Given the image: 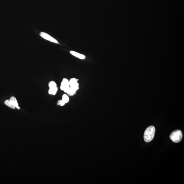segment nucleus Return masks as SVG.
<instances>
[{"label":"nucleus","mask_w":184,"mask_h":184,"mask_svg":"<svg viewBox=\"0 0 184 184\" xmlns=\"http://www.w3.org/2000/svg\"><path fill=\"white\" fill-rule=\"evenodd\" d=\"M40 36H41L43 38L45 39V40H48L50 42L55 43H56L59 44V43L54 38L50 36L49 34L45 33V32H41L40 33Z\"/></svg>","instance_id":"obj_3"},{"label":"nucleus","mask_w":184,"mask_h":184,"mask_svg":"<svg viewBox=\"0 0 184 184\" xmlns=\"http://www.w3.org/2000/svg\"><path fill=\"white\" fill-rule=\"evenodd\" d=\"M69 85V80L67 78H64L61 83L60 89L61 90H63L65 87Z\"/></svg>","instance_id":"obj_6"},{"label":"nucleus","mask_w":184,"mask_h":184,"mask_svg":"<svg viewBox=\"0 0 184 184\" xmlns=\"http://www.w3.org/2000/svg\"><path fill=\"white\" fill-rule=\"evenodd\" d=\"M70 53L71 54L73 55V56H74L76 58H78L80 59H84L86 58V57H85L84 55L79 54L75 51H70Z\"/></svg>","instance_id":"obj_5"},{"label":"nucleus","mask_w":184,"mask_h":184,"mask_svg":"<svg viewBox=\"0 0 184 184\" xmlns=\"http://www.w3.org/2000/svg\"><path fill=\"white\" fill-rule=\"evenodd\" d=\"M49 88H54L57 87V85L55 82L51 81L49 82Z\"/></svg>","instance_id":"obj_12"},{"label":"nucleus","mask_w":184,"mask_h":184,"mask_svg":"<svg viewBox=\"0 0 184 184\" xmlns=\"http://www.w3.org/2000/svg\"><path fill=\"white\" fill-rule=\"evenodd\" d=\"M78 83L77 81L76 78H72L69 80V85L70 87L74 86Z\"/></svg>","instance_id":"obj_10"},{"label":"nucleus","mask_w":184,"mask_h":184,"mask_svg":"<svg viewBox=\"0 0 184 184\" xmlns=\"http://www.w3.org/2000/svg\"><path fill=\"white\" fill-rule=\"evenodd\" d=\"M155 128L153 126H150L147 128L144 132V141L147 142L152 141L154 136Z\"/></svg>","instance_id":"obj_1"},{"label":"nucleus","mask_w":184,"mask_h":184,"mask_svg":"<svg viewBox=\"0 0 184 184\" xmlns=\"http://www.w3.org/2000/svg\"><path fill=\"white\" fill-rule=\"evenodd\" d=\"M170 138L173 142L175 143L180 142L182 138V132L179 130L174 131L170 134Z\"/></svg>","instance_id":"obj_2"},{"label":"nucleus","mask_w":184,"mask_h":184,"mask_svg":"<svg viewBox=\"0 0 184 184\" xmlns=\"http://www.w3.org/2000/svg\"><path fill=\"white\" fill-rule=\"evenodd\" d=\"M65 104V103L62 100H59L57 104L58 105H60V106H63Z\"/></svg>","instance_id":"obj_13"},{"label":"nucleus","mask_w":184,"mask_h":184,"mask_svg":"<svg viewBox=\"0 0 184 184\" xmlns=\"http://www.w3.org/2000/svg\"><path fill=\"white\" fill-rule=\"evenodd\" d=\"M62 100L65 103V104L68 103L69 101V98L68 95L66 94H64L62 96Z\"/></svg>","instance_id":"obj_11"},{"label":"nucleus","mask_w":184,"mask_h":184,"mask_svg":"<svg viewBox=\"0 0 184 184\" xmlns=\"http://www.w3.org/2000/svg\"><path fill=\"white\" fill-rule=\"evenodd\" d=\"M10 100L12 102V104L15 106L18 109L20 110V107L19 106L17 100L15 96H12L10 98Z\"/></svg>","instance_id":"obj_7"},{"label":"nucleus","mask_w":184,"mask_h":184,"mask_svg":"<svg viewBox=\"0 0 184 184\" xmlns=\"http://www.w3.org/2000/svg\"><path fill=\"white\" fill-rule=\"evenodd\" d=\"M78 89H79V84L77 83V84L74 86L70 87V88L67 94L70 96H73L76 94V92L78 90Z\"/></svg>","instance_id":"obj_4"},{"label":"nucleus","mask_w":184,"mask_h":184,"mask_svg":"<svg viewBox=\"0 0 184 184\" xmlns=\"http://www.w3.org/2000/svg\"><path fill=\"white\" fill-rule=\"evenodd\" d=\"M58 91V87L54 88H50L49 89V94L50 95H55L56 94Z\"/></svg>","instance_id":"obj_9"},{"label":"nucleus","mask_w":184,"mask_h":184,"mask_svg":"<svg viewBox=\"0 0 184 184\" xmlns=\"http://www.w3.org/2000/svg\"><path fill=\"white\" fill-rule=\"evenodd\" d=\"M4 104L5 105L8 106V107L14 109H15V107L12 104V102L9 100H7L4 101Z\"/></svg>","instance_id":"obj_8"}]
</instances>
